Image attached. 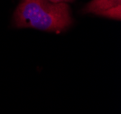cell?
I'll return each instance as SVG.
<instances>
[{"label":"cell","mask_w":121,"mask_h":114,"mask_svg":"<svg viewBox=\"0 0 121 114\" xmlns=\"http://www.w3.org/2000/svg\"><path fill=\"white\" fill-rule=\"evenodd\" d=\"M14 24L18 28L60 33L72 24L67 3L49 0H21L14 13Z\"/></svg>","instance_id":"cell-1"},{"label":"cell","mask_w":121,"mask_h":114,"mask_svg":"<svg viewBox=\"0 0 121 114\" xmlns=\"http://www.w3.org/2000/svg\"><path fill=\"white\" fill-rule=\"evenodd\" d=\"M118 5H121V0H91L88 5H85L83 11L87 14L101 15L105 11Z\"/></svg>","instance_id":"cell-2"},{"label":"cell","mask_w":121,"mask_h":114,"mask_svg":"<svg viewBox=\"0 0 121 114\" xmlns=\"http://www.w3.org/2000/svg\"><path fill=\"white\" fill-rule=\"evenodd\" d=\"M100 16L111 18V19L115 20H120L121 18V5H118L117 7H113L110 9L107 10L104 13L101 14Z\"/></svg>","instance_id":"cell-3"},{"label":"cell","mask_w":121,"mask_h":114,"mask_svg":"<svg viewBox=\"0 0 121 114\" xmlns=\"http://www.w3.org/2000/svg\"><path fill=\"white\" fill-rule=\"evenodd\" d=\"M52 3H70V2H73L74 0H49Z\"/></svg>","instance_id":"cell-4"}]
</instances>
